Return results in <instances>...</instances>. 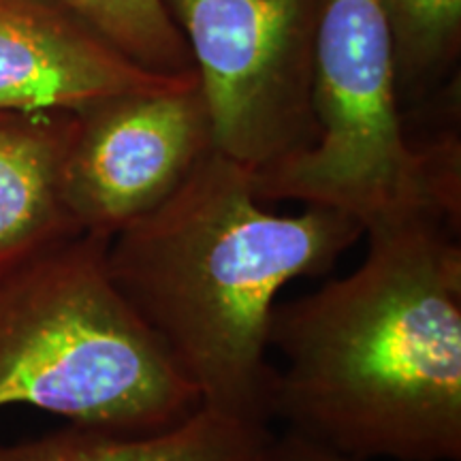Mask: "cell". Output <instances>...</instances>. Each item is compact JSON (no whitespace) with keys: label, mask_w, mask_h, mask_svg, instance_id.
Here are the masks:
<instances>
[{"label":"cell","mask_w":461,"mask_h":461,"mask_svg":"<svg viewBox=\"0 0 461 461\" xmlns=\"http://www.w3.org/2000/svg\"><path fill=\"white\" fill-rule=\"evenodd\" d=\"M361 238L336 207L265 210L252 173L214 148L173 197L109 240L107 267L201 408L269 428L276 297L330 274Z\"/></svg>","instance_id":"cell-2"},{"label":"cell","mask_w":461,"mask_h":461,"mask_svg":"<svg viewBox=\"0 0 461 461\" xmlns=\"http://www.w3.org/2000/svg\"><path fill=\"white\" fill-rule=\"evenodd\" d=\"M391 37L395 88L419 92L457 58L461 0H378Z\"/></svg>","instance_id":"cell-10"},{"label":"cell","mask_w":461,"mask_h":461,"mask_svg":"<svg viewBox=\"0 0 461 461\" xmlns=\"http://www.w3.org/2000/svg\"><path fill=\"white\" fill-rule=\"evenodd\" d=\"M244 461H361L338 448L308 438L299 431L286 429L282 436L269 434L267 440Z\"/></svg>","instance_id":"cell-12"},{"label":"cell","mask_w":461,"mask_h":461,"mask_svg":"<svg viewBox=\"0 0 461 461\" xmlns=\"http://www.w3.org/2000/svg\"><path fill=\"white\" fill-rule=\"evenodd\" d=\"M77 113L0 112V276L82 233L62 180Z\"/></svg>","instance_id":"cell-8"},{"label":"cell","mask_w":461,"mask_h":461,"mask_svg":"<svg viewBox=\"0 0 461 461\" xmlns=\"http://www.w3.org/2000/svg\"><path fill=\"white\" fill-rule=\"evenodd\" d=\"M109 240L77 233L0 276V408L158 434L201 400L113 285Z\"/></svg>","instance_id":"cell-3"},{"label":"cell","mask_w":461,"mask_h":461,"mask_svg":"<svg viewBox=\"0 0 461 461\" xmlns=\"http://www.w3.org/2000/svg\"><path fill=\"white\" fill-rule=\"evenodd\" d=\"M75 113L62 194L82 233L113 238L148 216L214 149L199 82L112 96Z\"/></svg>","instance_id":"cell-6"},{"label":"cell","mask_w":461,"mask_h":461,"mask_svg":"<svg viewBox=\"0 0 461 461\" xmlns=\"http://www.w3.org/2000/svg\"><path fill=\"white\" fill-rule=\"evenodd\" d=\"M199 82L197 71H148L65 0H0V112H82L137 92Z\"/></svg>","instance_id":"cell-7"},{"label":"cell","mask_w":461,"mask_h":461,"mask_svg":"<svg viewBox=\"0 0 461 461\" xmlns=\"http://www.w3.org/2000/svg\"><path fill=\"white\" fill-rule=\"evenodd\" d=\"M457 233L428 214L372 224L353 274L276 303L269 420L361 461H459Z\"/></svg>","instance_id":"cell-1"},{"label":"cell","mask_w":461,"mask_h":461,"mask_svg":"<svg viewBox=\"0 0 461 461\" xmlns=\"http://www.w3.org/2000/svg\"><path fill=\"white\" fill-rule=\"evenodd\" d=\"M88 24L132 62L148 71L182 75L194 71L186 37L163 0H65Z\"/></svg>","instance_id":"cell-11"},{"label":"cell","mask_w":461,"mask_h":461,"mask_svg":"<svg viewBox=\"0 0 461 461\" xmlns=\"http://www.w3.org/2000/svg\"><path fill=\"white\" fill-rule=\"evenodd\" d=\"M272 434L199 408L177 428L146 436L71 428L17 445H0V461H244Z\"/></svg>","instance_id":"cell-9"},{"label":"cell","mask_w":461,"mask_h":461,"mask_svg":"<svg viewBox=\"0 0 461 461\" xmlns=\"http://www.w3.org/2000/svg\"><path fill=\"white\" fill-rule=\"evenodd\" d=\"M163 3L193 51L218 152L257 173L314 146V48L325 0Z\"/></svg>","instance_id":"cell-5"},{"label":"cell","mask_w":461,"mask_h":461,"mask_svg":"<svg viewBox=\"0 0 461 461\" xmlns=\"http://www.w3.org/2000/svg\"><path fill=\"white\" fill-rule=\"evenodd\" d=\"M312 109L319 140L252 173L263 201L342 210L367 227L429 214L459 229L455 137L414 146L397 105L393 54L378 0H325L314 48Z\"/></svg>","instance_id":"cell-4"}]
</instances>
